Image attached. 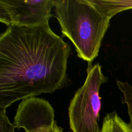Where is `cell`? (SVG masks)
I'll return each mask as SVG.
<instances>
[{
  "label": "cell",
  "instance_id": "cell-1",
  "mask_svg": "<svg viewBox=\"0 0 132 132\" xmlns=\"http://www.w3.org/2000/svg\"><path fill=\"white\" fill-rule=\"evenodd\" d=\"M70 50L49 24L8 26L0 36V110L61 88Z\"/></svg>",
  "mask_w": 132,
  "mask_h": 132
},
{
  "label": "cell",
  "instance_id": "cell-9",
  "mask_svg": "<svg viewBox=\"0 0 132 132\" xmlns=\"http://www.w3.org/2000/svg\"><path fill=\"white\" fill-rule=\"evenodd\" d=\"M15 126L6 114V110H0V132H15Z\"/></svg>",
  "mask_w": 132,
  "mask_h": 132
},
{
  "label": "cell",
  "instance_id": "cell-8",
  "mask_svg": "<svg viewBox=\"0 0 132 132\" xmlns=\"http://www.w3.org/2000/svg\"><path fill=\"white\" fill-rule=\"evenodd\" d=\"M117 87L122 92V103L127 106L128 112L130 117V125L132 130V86L128 82L117 81Z\"/></svg>",
  "mask_w": 132,
  "mask_h": 132
},
{
  "label": "cell",
  "instance_id": "cell-7",
  "mask_svg": "<svg viewBox=\"0 0 132 132\" xmlns=\"http://www.w3.org/2000/svg\"><path fill=\"white\" fill-rule=\"evenodd\" d=\"M101 132H132V130L130 124L125 122L114 111L106 115Z\"/></svg>",
  "mask_w": 132,
  "mask_h": 132
},
{
  "label": "cell",
  "instance_id": "cell-4",
  "mask_svg": "<svg viewBox=\"0 0 132 132\" xmlns=\"http://www.w3.org/2000/svg\"><path fill=\"white\" fill-rule=\"evenodd\" d=\"M54 0H0V21L29 28L49 24Z\"/></svg>",
  "mask_w": 132,
  "mask_h": 132
},
{
  "label": "cell",
  "instance_id": "cell-5",
  "mask_svg": "<svg viewBox=\"0 0 132 132\" xmlns=\"http://www.w3.org/2000/svg\"><path fill=\"white\" fill-rule=\"evenodd\" d=\"M54 110L48 101L32 97L18 106L13 125L25 132H63L55 121Z\"/></svg>",
  "mask_w": 132,
  "mask_h": 132
},
{
  "label": "cell",
  "instance_id": "cell-2",
  "mask_svg": "<svg viewBox=\"0 0 132 132\" xmlns=\"http://www.w3.org/2000/svg\"><path fill=\"white\" fill-rule=\"evenodd\" d=\"M54 9L62 34L73 44L77 56L92 64L99 55L111 18L89 0H55Z\"/></svg>",
  "mask_w": 132,
  "mask_h": 132
},
{
  "label": "cell",
  "instance_id": "cell-6",
  "mask_svg": "<svg viewBox=\"0 0 132 132\" xmlns=\"http://www.w3.org/2000/svg\"><path fill=\"white\" fill-rule=\"evenodd\" d=\"M101 12L112 18L118 13L132 9V0H89Z\"/></svg>",
  "mask_w": 132,
  "mask_h": 132
},
{
  "label": "cell",
  "instance_id": "cell-3",
  "mask_svg": "<svg viewBox=\"0 0 132 132\" xmlns=\"http://www.w3.org/2000/svg\"><path fill=\"white\" fill-rule=\"evenodd\" d=\"M86 78L77 90L68 108V117L72 132H101L99 126L101 108L99 90L108 79L99 63L88 64Z\"/></svg>",
  "mask_w": 132,
  "mask_h": 132
}]
</instances>
